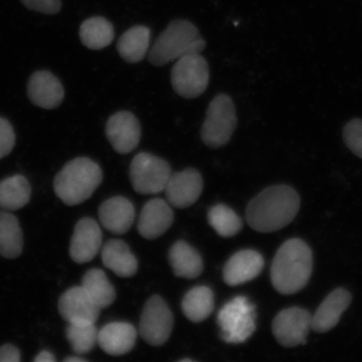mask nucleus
<instances>
[{"mask_svg":"<svg viewBox=\"0 0 362 362\" xmlns=\"http://www.w3.org/2000/svg\"><path fill=\"white\" fill-rule=\"evenodd\" d=\"M313 271V254L301 239L285 242L276 252L271 267L274 288L283 295L301 291L308 284Z\"/></svg>","mask_w":362,"mask_h":362,"instance_id":"f03ea898","label":"nucleus"},{"mask_svg":"<svg viewBox=\"0 0 362 362\" xmlns=\"http://www.w3.org/2000/svg\"><path fill=\"white\" fill-rule=\"evenodd\" d=\"M106 136L116 152L128 154L139 144L141 125L131 112H117L107 121Z\"/></svg>","mask_w":362,"mask_h":362,"instance_id":"f8f14e48","label":"nucleus"},{"mask_svg":"<svg viewBox=\"0 0 362 362\" xmlns=\"http://www.w3.org/2000/svg\"><path fill=\"white\" fill-rule=\"evenodd\" d=\"M299 209L300 197L294 188L273 185L259 192L247 204V221L257 232H277L292 223Z\"/></svg>","mask_w":362,"mask_h":362,"instance_id":"f257e3e1","label":"nucleus"},{"mask_svg":"<svg viewBox=\"0 0 362 362\" xmlns=\"http://www.w3.org/2000/svg\"><path fill=\"white\" fill-rule=\"evenodd\" d=\"M101 228L97 221L90 218H84L78 221L71 235L70 256L78 264L92 261L102 247Z\"/></svg>","mask_w":362,"mask_h":362,"instance_id":"4468645a","label":"nucleus"},{"mask_svg":"<svg viewBox=\"0 0 362 362\" xmlns=\"http://www.w3.org/2000/svg\"><path fill=\"white\" fill-rule=\"evenodd\" d=\"M150 37L151 32L147 26H133L121 35L117 44V51L127 63H139L148 52Z\"/></svg>","mask_w":362,"mask_h":362,"instance_id":"5701e85b","label":"nucleus"},{"mask_svg":"<svg viewBox=\"0 0 362 362\" xmlns=\"http://www.w3.org/2000/svg\"><path fill=\"white\" fill-rule=\"evenodd\" d=\"M170 176V165L160 157L141 152L131 162V183L138 194H156L163 192Z\"/></svg>","mask_w":362,"mask_h":362,"instance_id":"6e6552de","label":"nucleus"},{"mask_svg":"<svg viewBox=\"0 0 362 362\" xmlns=\"http://www.w3.org/2000/svg\"><path fill=\"white\" fill-rule=\"evenodd\" d=\"M352 295L344 288H337L326 296L312 315V330L326 333L339 323L340 319L351 304Z\"/></svg>","mask_w":362,"mask_h":362,"instance_id":"dca6fc26","label":"nucleus"},{"mask_svg":"<svg viewBox=\"0 0 362 362\" xmlns=\"http://www.w3.org/2000/svg\"><path fill=\"white\" fill-rule=\"evenodd\" d=\"M65 361V362H76V361L85 362L86 359L82 358V357H78V356H71V357H68V358H66L65 361Z\"/></svg>","mask_w":362,"mask_h":362,"instance_id":"c9c22d12","label":"nucleus"},{"mask_svg":"<svg viewBox=\"0 0 362 362\" xmlns=\"http://www.w3.org/2000/svg\"><path fill=\"white\" fill-rule=\"evenodd\" d=\"M209 83V68L201 54H190L176 61L171 70V85L176 94L194 99L204 94Z\"/></svg>","mask_w":362,"mask_h":362,"instance_id":"0eeeda50","label":"nucleus"},{"mask_svg":"<svg viewBox=\"0 0 362 362\" xmlns=\"http://www.w3.org/2000/svg\"><path fill=\"white\" fill-rule=\"evenodd\" d=\"M173 312L163 298H150L143 309L139 332L143 339L152 346H160L168 341L173 328Z\"/></svg>","mask_w":362,"mask_h":362,"instance_id":"1a4fd4ad","label":"nucleus"},{"mask_svg":"<svg viewBox=\"0 0 362 362\" xmlns=\"http://www.w3.org/2000/svg\"><path fill=\"white\" fill-rule=\"evenodd\" d=\"M221 337L226 343L246 341L256 330V308L246 297H235L221 309L218 315Z\"/></svg>","mask_w":362,"mask_h":362,"instance_id":"423d86ee","label":"nucleus"},{"mask_svg":"<svg viewBox=\"0 0 362 362\" xmlns=\"http://www.w3.org/2000/svg\"><path fill=\"white\" fill-rule=\"evenodd\" d=\"M35 362H54L56 361V358H54V354L52 352L47 351V350H44V351L40 352L37 354V356L35 358Z\"/></svg>","mask_w":362,"mask_h":362,"instance_id":"f704fd0d","label":"nucleus"},{"mask_svg":"<svg viewBox=\"0 0 362 362\" xmlns=\"http://www.w3.org/2000/svg\"><path fill=\"white\" fill-rule=\"evenodd\" d=\"M102 261L119 277L129 278L138 270V262L129 247L121 240H110L102 249Z\"/></svg>","mask_w":362,"mask_h":362,"instance_id":"412c9836","label":"nucleus"},{"mask_svg":"<svg viewBox=\"0 0 362 362\" xmlns=\"http://www.w3.org/2000/svg\"><path fill=\"white\" fill-rule=\"evenodd\" d=\"M238 118L232 98L220 94L214 98L207 108L202 125V141L211 148H220L228 144L237 128Z\"/></svg>","mask_w":362,"mask_h":362,"instance_id":"39448f33","label":"nucleus"},{"mask_svg":"<svg viewBox=\"0 0 362 362\" xmlns=\"http://www.w3.org/2000/svg\"><path fill=\"white\" fill-rule=\"evenodd\" d=\"M209 223L223 238L233 237L243 228L240 216L225 204H216L209 209Z\"/></svg>","mask_w":362,"mask_h":362,"instance_id":"c85d7f7f","label":"nucleus"},{"mask_svg":"<svg viewBox=\"0 0 362 362\" xmlns=\"http://www.w3.org/2000/svg\"><path fill=\"white\" fill-rule=\"evenodd\" d=\"M32 187L25 176L16 175L0 181V209L18 211L30 201Z\"/></svg>","mask_w":362,"mask_h":362,"instance_id":"b1692460","label":"nucleus"},{"mask_svg":"<svg viewBox=\"0 0 362 362\" xmlns=\"http://www.w3.org/2000/svg\"><path fill=\"white\" fill-rule=\"evenodd\" d=\"M169 262L173 273L180 278L195 279L204 270V263L199 252L183 240H178L171 247Z\"/></svg>","mask_w":362,"mask_h":362,"instance_id":"4be33fe9","label":"nucleus"},{"mask_svg":"<svg viewBox=\"0 0 362 362\" xmlns=\"http://www.w3.org/2000/svg\"><path fill=\"white\" fill-rule=\"evenodd\" d=\"M23 249V235L20 221L13 214L0 211V256L6 259L20 257Z\"/></svg>","mask_w":362,"mask_h":362,"instance_id":"393cba45","label":"nucleus"},{"mask_svg":"<svg viewBox=\"0 0 362 362\" xmlns=\"http://www.w3.org/2000/svg\"><path fill=\"white\" fill-rule=\"evenodd\" d=\"M98 332L99 330L97 329L95 323L83 325L69 324L66 337L76 354H89L96 346Z\"/></svg>","mask_w":362,"mask_h":362,"instance_id":"c756f323","label":"nucleus"},{"mask_svg":"<svg viewBox=\"0 0 362 362\" xmlns=\"http://www.w3.org/2000/svg\"><path fill=\"white\" fill-rule=\"evenodd\" d=\"M272 329L274 337L283 346L303 345L312 330V314L300 307L284 309L274 319Z\"/></svg>","mask_w":362,"mask_h":362,"instance_id":"9d476101","label":"nucleus"},{"mask_svg":"<svg viewBox=\"0 0 362 362\" xmlns=\"http://www.w3.org/2000/svg\"><path fill=\"white\" fill-rule=\"evenodd\" d=\"M103 180L102 169L92 159L78 157L69 161L56 175L54 190L66 206L88 201Z\"/></svg>","mask_w":362,"mask_h":362,"instance_id":"7ed1b4c3","label":"nucleus"},{"mask_svg":"<svg viewBox=\"0 0 362 362\" xmlns=\"http://www.w3.org/2000/svg\"><path fill=\"white\" fill-rule=\"evenodd\" d=\"M82 286L100 309L107 308L116 299V291L101 269H90L82 279Z\"/></svg>","mask_w":362,"mask_h":362,"instance_id":"bb28decb","label":"nucleus"},{"mask_svg":"<svg viewBox=\"0 0 362 362\" xmlns=\"http://www.w3.org/2000/svg\"><path fill=\"white\" fill-rule=\"evenodd\" d=\"M187 361L192 362L194 361H192V359H189V358H183V359H181V361H180V362H187Z\"/></svg>","mask_w":362,"mask_h":362,"instance_id":"e433bc0d","label":"nucleus"},{"mask_svg":"<svg viewBox=\"0 0 362 362\" xmlns=\"http://www.w3.org/2000/svg\"><path fill=\"white\" fill-rule=\"evenodd\" d=\"M28 96L35 106L52 110L63 103L65 90L51 71H39L33 73L28 80Z\"/></svg>","mask_w":362,"mask_h":362,"instance_id":"2eb2a0df","label":"nucleus"},{"mask_svg":"<svg viewBox=\"0 0 362 362\" xmlns=\"http://www.w3.org/2000/svg\"><path fill=\"white\" fill-rule=\"evenodd\" d=\"M99 218L102 226L109 232L123 235L134 223V206L125 197H111L100 206Z\"/></svg>","mask_w":362,"mask_h":362,"instance_id":"6ab92c4d","label":"nucleus"},{"mask_svg":"<svg viewBox=\"0 0 362 362\" xmlns=\"http://www.w3.org/2000/svg\"><path fill=\"white\" fill-rule=\"evenodd\" d=\"M114 37L115 33H114L113 25L102 16L88 18L81 25V42L88 49H105L111 45Z\"/></svg>","mask_w":362,"mask_h":362,"instance_id":"a878e982","label":"nucleus"},{"mask_svg":"<svg viewBox=\"0 0 362 362\" xmlns=\"http://www.w3.org/2000/svg\"><path fill=\"white\" fill-rule=\"evenodd\" d=\"M202 188L204 181L201 173L197 169L188 168L171 175L164 192L171 206L185 209L197 202Z\"/></svg>","mask_w":362,"mask_h":362,"instance_id":"ddd939ff","label":"nucleus"},{"mask_svg":"<svg viewBox=\"0 0 362 362\" xmlns=\"http://www.w3.org/2000/svg\"><path fill=\"white\" fill-rule=\"evenodd\" d=\"M136 338L137 331L131 324L109 323L98 332V344L109 356H119L132 350Z\"/></svg>","mask_w":362,"mask_h":362,"instance_id":"aec40b11","label":"nucleus"},{"mask_svg":"<svg viewBox=\"0 0 362 362\" xmlns=\"http://www.w3.org/2000/svg\"><path fill=\"white\" fill-rule=\"evenodd\" d=\"M264 268L259 252L244 250L233 255L223 268V280L228 286L245 284L258 277Z\"/></svg>","mask_w":362,"mask_h":362,"instance_id":"a211bd4d","label":"nucleus"},{"mask_svg":"<svg viewBox=\"0 0 362 362\" xmlns=\"http://www.w3.org/2000/svg\"><path fill=\"white\" fill-rule=\"evenodd\" d=\"M181 307L187 319L192 322H202L213 313L214 292L206 286H197L185 295Z\"/></svg>","mask_w":362,"mask_h":362,"instance_id":"cd10ccee","label":"nucleus"},{"mask_svg":"<svg viewBox=\"0 0 362 362\" xmlns=\"http://www.w3.org/2000/svg\"><path fill=\"white\" fill-rule=\"evenodd\" d=\"M28 9L44 14H57L62 8L61 0H21Z\"/></svg>","mask_w":362,"mask_h":362,"instance_id":"473e14b6","label":"nucleus"},{"mask_svg":"<svg viewBox=\"0 0 362 362\" xmlns=\"http://www.w3.org/2000/svg\"><path fill=\"white\" fill-rule=\"evenodd\" d=\"M343 140L347 148L362 159V119H354L345 125Z\"/></svg>","mask_w":362,"mask_h":362,"instance_id":"7c9ffc66","label":"nucleus"},{"mask_svg":"<svg viewBox=\"0 0 362 362\" xmlns=\"http://www.w3.org/2000/svg\"><path fill=\"white\" fill-rule=\"evenodd\" d=\"M175 218L173 209L163 199H156L143 207L138 221V230L143 238L156 240L170 228Z\"/></svg>","mask_w":362,"mask_h":362,"instance_id":"f3484780","label":"nucleus"},{"mask_svg":"<svg viewBox=\"0 0 362 362\" xmlns=\"http://www.w3.org/2000/svg\"><path fill=\"white\" fill-rule=\"evenodd\" d=\"M58 309L64 320L75 325L96 323L101 311L82 286L70 288L62 294Z\"/></svg>","mask_w":362,"mask_h":362,"instance_id":"9b49d317","label":"nucleus"},{"mask_svg":"<svg viewBox=\"0 0 362 362\" xmlns=\"http://www.w3.org/2000/svg\"><path fill=\"white\" fill-rule=\"evenodd\" d=\"M206 45V40L194 23L175 20L157 37L150 49L148 59L153 66H165L187 54H201Z\"/></svg>","mask_w":362,"mask_h":362,"instance_id":"20e7f679","label":"nucleus"},{"mask_svg":"<svg viewBox=\"0 0 362 362\" xmlns=\"http://www.w3.org/2000/svg\"><path fill=\"white\" fill-rule=\"evenodd\" d=\"M16 144V134L11 124L0 117V159L4 158L13 151Z\"/></svg>","mask_w":362,"mask_h":362,"instance_id":"2f4dec72","label":"nucleus"},{"mask_svg":"<svg viewBox=\"0 0 362 362\" xmlns=\"http://www.w3.org/2000/svg\"><path fill=\"white\" fill-rule=\"evenodd\" d=\"M21 352L13 344H4L0 346V362H20Z\"/></svg>","mask_w":362,"mask_h":362,"instance_id":"72a5a7b5","label":"nucleus"}]
</instances>
